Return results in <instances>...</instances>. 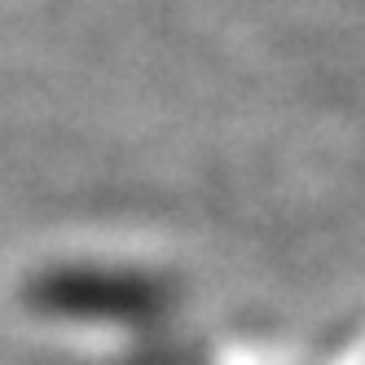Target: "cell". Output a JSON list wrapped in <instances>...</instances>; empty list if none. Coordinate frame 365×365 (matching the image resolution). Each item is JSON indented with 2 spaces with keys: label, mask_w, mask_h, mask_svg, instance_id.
Wrapping results in <instances>:
<instances>
[{
  "label": "cell",
  "mask_w": 365,
  "mask_h": 365,
  "mask_svg": "<svg viewBox=\"0 0 365 365\" xmlns=\"http://www.w3.org/2000/svg\"><path fill=\"white\" fill-rule=\"evenodd\" d=\"M36 299L71 317H150L163 304V286L141 273L115 269H58L40 277Z\"/></svg>",
  "instance_id": "cell-1"
}]
</instances>
